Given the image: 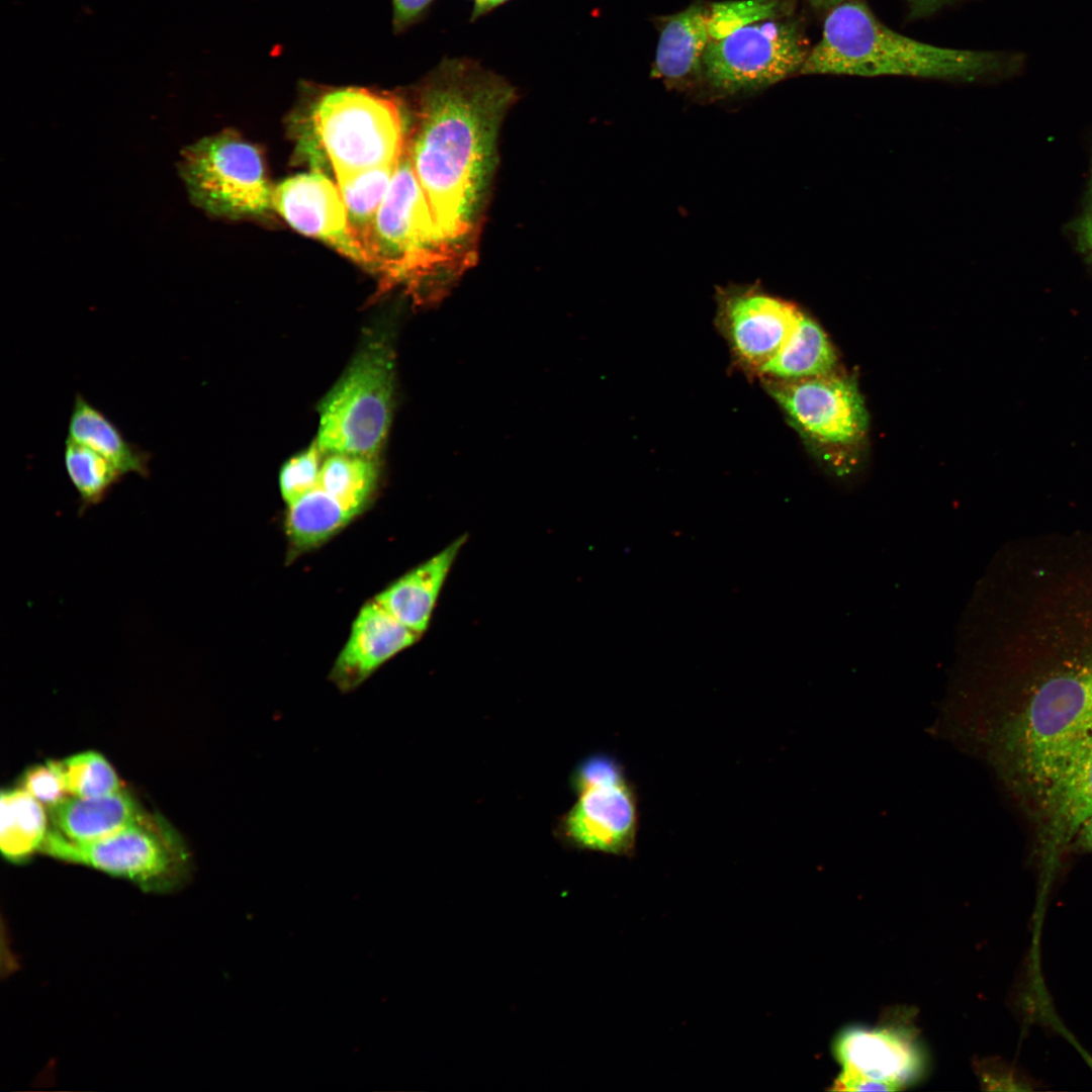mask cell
<instances>
[{
    "mask_svg": "<svg viewBox=\"0 0 1092 1092\" xmlns=\"http://www.w3.org/2000/svg\"><path fill=\"white\" fill-rule=\"evenodd\" d=\"M84 445L114 464L124 475L150 474L152 455L129 442L120 429L82 394L74 398L68 423V438Z\"/></svg>",
    "mask_w": 1092,
    "mask_h": 1092,
    "instance_id": "obj_19",
    "label": "cell"
},
{
    "mask_svg": "<svg viewBox=\"0 0 1092 1092\" xmlns=\"http://www.w3.org/2000/svg\"><path fill=\"white\" fill-rule=\"evenodd\" d=\"M1041 867L1052 872L1092 817V731L1030 813Z\"/></svg>",
    "mask_w": 1092,
    "mask_h": 1092,
    "instance_id": "obj_11",
    "label": "cell"
},
{
    "mask_svg": "<svg viewBox=\"0 0 1092 1092\" xmlns=\"http://www.w3.org/2000/svg\"><path fill=\"white\" fill-rule=\"evenodd\" d=\"M768 388L793 421L820 443L849 446L866 435L868 413L856 383L849 377L832 372L781 379Z\"/></svg>",
    "mask_w": 1092,
    "mask_h": 1092,
    "instance_id": "obj_9",
    "label": "cell"
},
{
    "mask_svg": "<svg viewBox=\"0 0 1092 1092\" xmlns=\"http://www.w3.org/2000/svg\"><path fill=\"white\" fill-rule=\"evenodd\" d=\"M575 796L554 824L556 840L566 849L632 856L639 828L634 785L626 779L583 789Z\"/></svg>",
    "mask_w": 1092,
    "mask_h": 1092,
    "instance_id": "obj_10",
    "label": "cell"
},
{
    "mask_svg": "<svg viewBox=\"0 0 1092 1092\" xmlns=\"http://www.w3.org/2000/svg\"><path fill=\"white\" fill-rule=\"evenodd\" d=\"M628 779L623 764L605 752L592 753L579 760L569 775L573 794L598 785L618 783Z\"/></svg>",
    "mask_w": 1092,
    "mask_h": 1092,
    "instance_id": "obj_29",
    "label": "cell"
},
{
    "mask_svg": "<svg viewBox=\"0 0 1092 1092\" xmlns=\"http://www.w3.org/2000/svg\"><path fill=\"white\" fill-rule=\"evenodd\" d=\"M809 53L796 21L771 18L710 40L702 63L711 86L732 94L767 87L800 71Z\"/></svg>",
    "mask_w": 1092,
    "mask_h": 1092,
    "instance_id": "obj_8",
    "label": "cell"
},
{
    "mask_svg": "<svg viewBox=\"0 0 1092 1092\" xmlns=\"http://www.w3.org/2000/svg\"><path fill=\"white\" fill-rule=\"evenodd\" d=\"M68 795L95 798L116 793L121 783L110 763L98 752L86 751L60 760Z\"/></svg>",
    "mask_w": 1092,
    "mask_h": 1092,
    "instance_id": "obj_26",
    "label": "cell"
},
{
    "mask_svg": "<svg viewBox=\"0 0 1092 1092\" xmlns=\"http://www.w3.org/2000/svg\"><path fill=\"white\" fill-rule=\"evenodd\" d=\"M727 299L725 313L734 348L759 370L782 348L801 311L789 302L756 291Z\"/></svg>",
    "mask_w": 1092,
    "mask_h": 1092,
    "instance_id": "obj_15",
    "label": "cell"
},
{
    "mask_svg": "<svg viewBox=\"0 0 1092 1092\" xmlns=\"http://www.w3.org/2000/svg\"><path fill=\"white\" fill-rule=\"evenodd\" d=\"M377 456L330 453L322 464L318 487L357 516L378 481Z\"/></svg>",
    "mask_w": 1092,
    "mask_h": 1092,
    "instance_id": "obj_23",
    "label": "cell"
},
{
    "mask_svg": "<svg viewBox=\"0 0 1092 1092\" xmlns=\"http://www.w3.org/2000/svg\"><path fill=\"white\" fill-rule=\"evenodd\" d=\"M464 254L437 222L405 148L374 219L369 268L387 285L403 283L417 290L462 267L468 261Z\"/></svg>",
    "mask_w": 1092,
    "mask_h": 1092,
    "instance_id": "obj_3",
    "label": "cell"
},
{
    "mask_svg": "<svg viewBox=\"0 0 1092 1092\" xmlns=\"http://www.w3.org/2000/svg\"><path fill=\"white\" fill-rule=\"evenodd\" d=\"M192 202L209 214L238 218L272 207V192L259 151L234 131L187 146L178 163Z\"/></svg>",
    "mask_w": 1092,
    "mask_h": 1092,
    "instance_id": "obj_6",
    "label": "cell"
},
{
    "mask_svg": "<svg viewBox=\"0 0 1092 1092\" xmlns=\"http://www.w3.org/2000/svg\"><path fill=\"white\" fill-rule=\"evenodd\" d=\"M1069 849L1092 852V817L1080 827Z\"/></svg>",
    "mask_w": 1092,
    "mask_h": 1092,
    "instance_id": "obj_34",
    "label": "cell"
},
{
    "mask_svg": "<svg viewBox=\"0 0 1092 1092\" xmlns=\"http://www.w3.org/2000/svg\"><path fill=\"white\" fill-rule=\"evenodd\" d=\"M48 809L54 828L76 842L97 840L148 819L122 789L95 798L70 796Z\"/></svg>",
    "mask_w": 1092,
    "mask_h": 1092,
    "instance_id": "obj_17",
    "label": "cell"
},
{
    "mask_svg": "<svg viewBox=\"0 0 1092 1092\" xmlns=\"http://www.w3.org/2000/svg\"><path fill=\"white\" fill-rule=\"evenodd\" d=\"M0 803L2 854L13 862L23 861L39 850L46 837V811L23 788L3 791Z\"/></svg>",
    "mask_w": 1092,
    "mask_h": 1092,
    "instance_id": "obj_22",
    "label": "cell"
},
{
    "mask_svg": "<svg viewBox=\"0 0 1092 1092\" xmlns=\"http://www.w3.org/2000/svg\"><path fill=\"white\" fill-rule=\"evenodd\" d=\"M513 99L510 86L473 65L441 67L421 101L406 143L411 164L446 237L467 252L493 162L496 130Z\"/></svg>",
    "mask_w": 1092,
    "mask_h": 1092,
    "instance_id": "obj_1",
    "label": "cell"
},
{
    "mask_svg": "<svg viewBox=\"0 0 1092 1092\" xmlns=\"http://www.w3.org/2000/svg\"><path fill=\"white\" fill-rule=\"evenodd\" d=\"M272 207L299 233L321 240L368 267L367 257L350 226L339 187L325 175L304 173L282 181L273 189Z\"/></svg>",
    "mask_w": 1092,
    "mask_h": 1092,
    "instance_id": "obj_12",
    "label": "cell"
},
{
    "mask_svg": "<svg viewBox=\"0 0 1092 1092\" xmlns=\"http://www.w3.org/2000/svg\"><path fill=\"white\" fill-rule=\"evenodd\" d=\"M1021 65L1016 54L916 40L888 27L863 2L848 0L828 12L821 38L800 73L975 81L1011 75Z\"/></svg>",
    "mask_w": 1092,
    "mask_h": 1092,
    "instance_id": "obj_2",
    "label": "cell"
},
{
    "mask_svg": "<svg viewBox=\"0 0 1092 1092\" xmlns=\"http://www.w3.org/2000/svg\"><path fill=\"white\" fill-rule=\"evenodd\" d=\"M836 366V355L821 327L801 312L793 331L759 371L779 379L827 375Z\"/></svg>",
    "mask_w": 1092,
    "mask_h": 1092,
    "instance_id": "obj_20",
    "label": "cell"
},
{
    "mask_svg": "<svg viewBox=\"0 0 1092 1092\" xmlns=\"http://www.w3.org/2000/svg\"><path fill=\"white\" fill-rule=\"evenodd\" d=\"M287 507L285 531L297 551L323 544L356 517L318 486Z\"/></svg>",
    "mask_w": 1092,
    "mask_h": 1092,
    "instance_id": "obj_21",
    "label": "cell"
},
{
    "mask_svg": "<svg viewBox=\"0 0 1092 1092\" xmlns=\"http://www.w3.org/2000/svg\"><path fill=\"white\" fill-rule=\"evenodd\" d=\"M394 354L384 336L370 339L320 405L316 442L324 453L377 456L391 422Z\"/></svg>",
    "mask_w": 1092,
    "mask_h": 1092,
    "instance_id": "obj_4",
    "label": "cell"
},
{
    "mask_svg": "<svg viewBox=\"0 0 1092 1092\" xmlns=\"http://www.w3.org/2000/svg\"><path fill=\"white\" fill-rule=\"evenodd\" d=\"M816 9L828 10L835 8L836 6L848 1V0H806Z\"/></svg>",
    "mask_w": 1092,
    "mask_h": 1092,
    "instance_id": "obj_36",
    "label": "cell"
},
{
    "mask_svg": "<svg viewBox=\"0 0 1092 1092\" xmlns=\"http://www.w3.org/2000/svg\"><path fill=\"white\" fill-rule=\"evenodd\" d=\"M465 538L459 537L397 578L374 600L408 629L422 635L430 624L438 598Z\"/></svg>",
    "mask_w": 1092,
    "mask_h": 1092,
    "instance_id": "obj_16",
    "label": "cell"
},
{
    "mask_svg": "<svg viewBox=\"0 0 1092 1092\" xmlns=\"http://www.w3.org/2000/svg\"><path fill=\"white\" fill-rule=\"evenodd\" d=\"M23 789L48 808L68 797L60 760L28 769L23 778Z\"/></svg>",
    "mask_w": 1092,
    "mask_h": 1092,
    "instance_id": "obj_30",
    "label": "cell"
},
{
    "mask_svg": "<svg viewBox=\"0 0 1092 1092\" xmlns=\"http://www.w3.org/2000/svg\"><path fill=\"white\" fill-rule=\"evenodd\" d=\"M953 0H906L912 17H924L933 14Z\"/></svg>",
    "mask_w": 1092,
    "mask_h": 1092,
    "instance_id": "obj_33",
    "label": "cell"
},
{
    "mask_svg": "<svg viewBox=\"0 0 1092 1092\" xmlns=\"http://www.w3.org/2000/svg\"><path fill=\"white\" fill-rule=\"evenodd\" d=\"M311 120L336 178L396 165L406 148L400 104L375 91L327 92L312 106Z\"/></svg>",
    "mask_w": 1092,
    "mask_h": 1092,
    "instance_id": "obj_5",
    "label": "cell"
},
{
    "mask_svg": "<svg viewBox=\"0 0 1092 1092\" xmlns=\"http://www.w3.org/2000/svg\"><path fill=\"white\" fill-rule=\"evenodd\" d=\"M709 12L695 3L665 22L659 36L651 76L679 84L701 73L709 43Z\"/></svg>",
    "mask_w": 1092,
    "mask_h": 1092,
    "instance_id": "obj_18",
    "label": "cell"
},
{
    "mask_svg": "<svg viewBox=\"0 0 1092 1092\" xmlns=\"http://www.w3.org/2000/svg\"><path fill=\"white\" fill-rule=\"evenodd\" d=\"M397 164L372 168L337 178L350 226L367 257L368 268L367 250L374 219L388 190Z\"/></svg>",
    "mask_w": 1092,
    "mask_h": 1092,
    "instance_id": "obj_24",
    "label": "cell"
},
{
    "mask_svg": "<svg viewBox=\"0 0 1092 1092\" xmlns=\"http://www.w3.org/2000/svg\"><path fill=\"white\" fill-rule=\"evenodd\" d=\"M432 0H393L394 23L397 26L408 23L417 17Z\"/></svg>",
    "mask_w": 1092,
    "mask_h": 1092,
    "instance_id": "obj_31",
    "label": "cell"
},
{
    "mask_svg": "<svg viewBox=\"0 0 1092 1092\" xmlns=\"http://www.w3.org/2000/svg\"><path fill=\"white\" fill-rule=\"evenodd\" d=\"M39 851L127 879L154 893L176 889L188 874L182 848L150 818L89 842L72 841L53 828Z\"/></svg>",
    "mask_w": 1092,
    "mask_h": 1092,
    "instance_id": "obj_7",
    "label": "cell"
},
{
    "mask_svg": "<svg viewBox=\"0 0 1092 1092\" xmlns=\"http://www.w3.org/2000/svg\"><path fill=\"white\" fill-rule=\"evenodd\" d=\"M1078 234L1085 254L1092 260V187L1086 210L1078 226Z\"/></svg>",
    "mask_w": 1092,
    "mask_h": 1092,
    "instance_id": "obj_32",
    "label": "cell"
},
{
    "mask_svg": "<svg viewBox=\"0 0 1092 1092\" xmlns=\"http://www.w3.org/2000/svg\"><path fill=\"white\" fill-rule=\"evenodd\" d=\"M420 636L373 599L356 616L331 678L340 690L349 692Z\"/></svg>",
    "mask_w": 1092,
    "mask_h": 1092,
    "instance_id": "obj_14",
    "label": "cell"
},
{
    "mask_svg": "<svg viewBox=\"0 0 1092 1092\" xmlns=\"http://www.w3.org/2000/svg\"><path fill=\"white\" fill-rule=\"evenodd\" d=\"M784 6L781 0H736L713 3L708 16V32L721 39L734 31L767 19L777 18Z\"/></svg>",
    "mask_w": 1092,
    "mask_h": 1092,
    "instance_id": "obj_27",
    "label": "cell"
},
{
    "mask_svg": "<svg viewBox=\"0 0 1092 1092\" xmlns=\"http://www.w3.org/2000/svg\"><path fill=\"white\" fill-rule=\"evenodd\" d=\"M323 453L315 441L284 463L279 473V488L287 506L318 486Z\"/></svg>",
    "mask_w": 1092,
    "mask_h": 1092,
    "instance_id": "obj_28",
    "label": "cell"
},
{
    "mask_svg": "<svg viewBox=\"0 0 1092 1092\" xmlns=\"http://www.w3.org/2000/svg\"><path fill=\"white\" fill-rule=\"evenodd\" d=\"M506 0H475L473 17H477Z\"/></svg>",
    "mask_w": 1092,
    "mask_h": 1092,
    "instance_id": "obj_35",
    "label": "cell"
},
{
    "mask_svg": "<svg viewBox=\"0 0 1092 1092\" xmlns=\"http://www.w3.org/2000/svg\"><path fill=\"white\" fill-rule=\"evenodd\" d=\"M834 1051L842 1072L887 1084L893 1091L913 1082L922 1069L912 1035L897 1027L847 1028Z\"/></svg>",
    "mask_w": 1092,
    "mask_h": 1092,
    "instance_id": "obj_13",
    "label": "cell"
},
{
    "mask_svg": "<svg viewBox=\"0 0 1092 1092\" xmlns=\"http://www.w3.org/2000/svg\"><path fill=\"white\" fill-rule=\"evenodd\" d=\"M64 464L75 487L81 509L93 507L105 499L124 474L109 460L92 449L66 440Z\"/></svg>",
    "mask_w": 1092,
    "mask_h": 1092,
    "instance_id": "obj_25",
    "label": "cell"
}]
</instances>
